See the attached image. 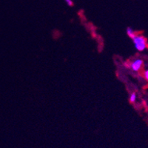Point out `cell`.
<instances>
[{
	"label": "cell",
	"instance_id": "1",
	"mask_svg": "<svg viewBox=\"0 0 148 148\" xmlns=\"http://www.w3.org/2000/svg\"><path fill=\"white\" fill-rule=\"evenodd\" d=\"M133 42L134 44L135 47L137 51H143L147 47V39L145 37L141 35H136L133 38Z\"/></svg>",
	"mask_w": 148,
	"mask_h": 148
},
{
	"label": "cell",
	"instance_id": "2",
	"mask_svg": "<svg viewBox=\"0 0 148 148\" xmlns=\"http://www.w3.org/2000/svg\"><path fill=\"white\" fill-rule=\"evenodd\" d=\"M143 65V61L140 59H137L136 60H134L133 62L130 64V69L133 71H138L141 68Z\"/></svg>",
	"mask_w": 148,
	"mask_h": 148
},
{
	"label": "cell",
	"instance_id": "4",
	"mask_svg": "<svg viewBox=\"0 0 148 148\" xmlns=\"http://www.w3.org/2000/svg\"><path fill=\"white\" fill-rule=\"evenodd\" d=\"M136 94L135 93V92H133L131 95H130V101L131 103H134L135 101H136Z\"/></svg>",
	"mask_w": 148,
	"mask_h": 148
},
{
	"label": "cell",
	"instance_id": "6",
	"mask_svg": "<svg viewBox=\"0 0 148 148\" xmlns=\"http://www.w3.org/2000/svg\"><path fill=\"white\" fill-rule=\"evenodd\" d=\"M144 76H145V78L146 79L147 81L148 82V70H146L144 73Z\"/></svg>",
	"mask_w": 148,
	"mask_h": 148
},
{
	"label": "cell",
	"instance_id": "5",
	"mask_svg": "<svg viewBox=\"0 0 148 148\" xmlns=\"http://www.w3.org/2000/svg\"><path fill=\"white\" fill-rule=\"evenodd\" d=\"M66 2V4H67L68 6H73V2L72 0H64Z\"/></svg>",
	"mask_w": 148,
	"mask_h": 148
},
{
	"label": "cell",
	"instance_id": "3",
	"mask_svg": "<svg viewBox=\"0 0 148 148\" xmlns=\"http://www.w3.org/2000/svg\"><path fill=\"white\" fill-rule=\"evenodd\" d=\"M127 36L130 38V39H133L135 37V36H136L134 30H133L131 27H127Z\"/></svg>",
	"mask_w": 148,
	"mask_h": 148
}]
</instances>
